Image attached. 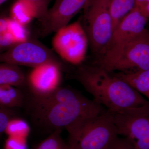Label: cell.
<instances>
[{
    "instance_id": "cell-1",
    "label": "cell",
    "mask_w": 149,
    "mask_h": 149,
    "mask_svg": "<svg viewBox=\"0 0 149 149\" xmlns=\"http://www.w3.org/2000/svg\"><path fill=\"white\" fill-rule=\"evenodd\" d=\"M28 105L34 122L52 132L107 110L76 90L61 86L45 95H31Z\"/></svg>"
},
{
    "instance_id": "cell-2",
    "label": "cell",
    "mask_w": 149,
    "mask_h": 149,
    "mask_svg": "<svg viewBox=\"0 0 149 149\" xmlns=\"http://www.w3.org/2000/svg\"><path fill=\"white\" fill-rule=\"evenodd\" d=\"M74 77L95 101L112 113L149 105L129 84L100 66L80 65Z\"/></svg>"
},
{
    "instance_id": "cell-3",
    "label": "cell",
    "mask_w": 149,
    "mask_h": 149,
    "mask_svg": "<svg viewBox=\"0 0 149 149\" xmlns=\"http://www.w3.org/2000/svg\"><path fill=\"white\" fill-rule=\"evenodd\" d=\"M71 149H107L118 137L113 114L108 110L78 120L65 128Z\"/></svg>"
},
{
    "instance_id": "cell-4",
    "label": "cell",
    "mask_w": 149,
    "mask_h": 149,
    "mask_svg": "<svg viewBox=\"0 0 149 149\" xmlns=\"http://www.w3.org/2000/svg\"><path fill=\"white\" fill-rule=\"evenodd\" d=\"M100 66L109 73H129L149 69V30L107 48Z\"/></svg>"
},
{
    "instance_id": "cell-5",
    "label": "cell",
    "mask_w": 149,
    "mask_h": 149,
    "mask_svg": "<svg viewBox=\"0 0 149 149\" xmlns=\"http://www.w3.org/2000/svg\"><path fill=\"white\" fill-rule=\"evenodd\" d=\"M83 8L82 24L89 44L94 53L102 56L110 42L113 33L109 0H88Z\"/></svg>"
},
{
    "instance_id": "cell-6",
    "label": "cell",
    "mask_w": 149,
    "mask_h": 149,
    "mask_svg": "<svg viewBox=\"0 0 149 149\" xmlns=\"http://www.w3.org/2000/svg\"><path fill=\"white\" fill-rule=\"evenodd\" d=\"M55 33L52 46L56 53L68 63L81 64L86 57L89 44L81 20L68 24Z\"/></svg>"
},
{
    "instance_id": "cell-7",
    "label": "cell",
    "mask_w": 149,
    "mask_h": 149,
    "mask_svg": "<svg viewBox=\"0 0 149 149\" xmlns=\"http://www.w3.org/2000/svg\"><path fill=\"white\" fill-rule=\"evenodd\" d=\"M113 114L118 136L136 149H149V105Z\"/></svg>"
},
{
    "instance_id": "cell-8",
    "label": "cell",
    "mask_w": 149,
    "mask_h": 149,
    "mask_svg": "<svg viewBox=\"0 0 149 149\" xmlns=\"http://www.w3.org/2000/svg\"><path fill=\"white\" fill-rule=\"evenodd\" d=\"M0 63L34 68L46 63L62 65L56 55L38 41L28 40L0 53Z\"/></svg>"
},
{
    "instance_id": "cell-9",
    "label": "cell",
    "mask_w": 149,
    "mask_h": 149,
    "mask_svg": "<svg viewBox=\"0 0 149 149\" xmlns=\"http://www.w3.org/2000/svg\"><path fill=\"white\" fill-rule=\"evenodd\" d=\"M88 0H56L40 21V35L46 37L68 24Z\"/></svg>"
},
{
    "instance_id": "cell-10",
    "label": "cell",
    "mask_w": 149,
    "mask_h": 149,
    "mask_svg": "<svg viewBox=\"0 0 149 149\" xmlns=\"http://www.w3.org/2000/svg\"><path fill=\"white\" fill-rule=\"evenodd\" d=\"M62 66L61 65L49 63L32 68L26 76V85L31 95H45L61 87Z\"/></svg>"
},
{
    "instance_id": "cell-11",
    "label": "cell",
    "mask_w": 149,
    "mask_h": 149,
    "mask_svg": "<svg viewBox=\"0 0 149 149\" xmlns=\"http://www.w3.org/2000/svg\"><path fill=\"white\" fill-rule=\"evenodd\" d=\"M149 19L143 9L136 7L114 29L107 49L125 42L143 32L146 29Z\"/></svg>"
},
{
    "instance_id": "cell-12",
    "label": "cell",
    "mask_w": 149,
    "mask_h": 149,
    "mask_svg": "<svg viewBox=\"0 0 149 149\" xmlns=\"http://www.w3.org/2000/svg\"><path fill=\"white\" fill-rule=\"evenodd\" d=\"M26 75L17 65L0 63V85L19 88L26 85Z\"/></svg>"
},
{
    "instance_id": "cell-13",
    "label": "cell",
    "mask_w": 149,
    "mask_h": 149,
    "mask_svg": "<svg viewBox=\"0 0 149 149\" xmlns=\"http://www.w3.org/2000/svg\"><path fill=\"white\" fill-rule=\"evenodd\" d=\"M114 74L129 84L149 102V69Z\"/></svg>"
},
{
    "instance_id": "cell-14",
    "label": "cell",
    "mask_w": 149,
    "mask_h": 149,
    "mask_svg": "<svg viewBox=\"0 0 149 149\" xmlns=\"http://www.w3.org/2000/svg\"><path fill=\"white\" fill-rule=\"evenodd\" d=\"M25 97L19 88L9 85H0V106L11 109L22 106Z\"/></svg>"
},
{
    "instance_id": "cell-15",
    "label": "cell",
    "mask_w": 149,
    "mask_h": 149,
    "mask_svg": "<svg viewBox=\"0 0 149 149\" xmlns=\"http://www.w3.org/2000/svg\"><path fill=\"white\" fill-rule=\"evenodd\" d=\"M11 18L22 25H27L34 18H37V12L29 3L16 0L10 8Z\"/></svg>"
},
{
    "instance_id": "cell-16",
    "label": "cell",
    "mask_w": 149,
    "mask_h": 149,
    "mask_svg": "<svg viewBox=\"0 0 149 149\" xmlns=\"http://www.w3.org/2000/svg\"><path fill=\"white\" fill-rule=\"evenodd\" d=\"M113 32L123 18L136 7L135 0H109Z\"/></svg>"
},
{
    "instance_id": "cell-17",
    "label": "cell",
    "mask_w": 149,
    "mask_h": 149,
    "mask_svg": "<svg viewBox=\"0 0 149 149\" xmlns=\"http://www.w3.org/2000/svg\"><path fill=\"white\" fill-rule=\"evenodd\" d=\"M9 17H0V53L17 44L9 24Z\"/></svg>"
},
{
    "instance_id": "cell-18",
    "label": "cell",
    "mask_w": 149,
    "mask_h": 149,
    "mask_svg": "<svg viewBox=\"0 0 149 149\" xmlns=\"http://www.w3.org/2000/svg\"><path fill=\"white\" fill-rule=\"evenodd\" d=\"M61 129H57L40 143L35 149H67L61 135Z\"/></svg>"
},
{
    "instance_id": "cell-19",
    "label": "cell",
    "mask_w": 149,
    "mask_h": 149,
    "mask_svg": "<svg viewBox=\"0 0 149 149\" xmlns=\"http://www.w3.org/2000/svg\"><path fill=\"white\" fill-rule=\"evenodd\" d=\"M9 24L11 32L17 44L28 40V33L25 26L15 21L9 17Z\"/></svg>"
},
{
    "instance_id": "cell-20",
    "label": "cell",
    "mask_w": 149,
    "mask_h": 149,
    "mask_svg": "<svg viewBox=\"0 0 149 149\" xmlns=\"http://www.w3.org/2000/svg\"><path fill=\"white\" fill-rule=\"evenodd\" d=\"M29 3L37 12V18L41 21L45 15L48 10V5L50 2L49 0H22Z\"/></svg>"
},
{
    "instance_id": "cell-21",
    "label": "cell",
    "mask_w": 149,
    "mask_h": 149,
    "mask_svg": "<svg viewBox=\"0 0 149 149\" xmlns=\"http://www.w3.org/2000/svg\"><path fill=\"white\" fill-rule=\"evenodd\" d=\"M11 109L0 106V135L6 132L9 123L14 118V113Z\"/></svg>"
},
{
    "instance_id": "cell-22",
    "label": "cell",
    "mask_w": 149,
    "mask_h": 149,
    "mask_svg": "<svg viewBox=\"0 0 149 149\" xmlns=\"http://www.w3.org/2000/svg\"><path fill=\"white\" fill-rule=\"evenodd\" d=\"M107 149H136L127 139L123 137H118Z\"/></svg>"
},
{
    "instance_id": "cell-23",
    "label": "cell",
    "mask_w": 149,
    "mask_h": 149,
    "mask_svg": "<svg viewBox=\"0 0 149 149\" xmlns=\"http://www.w3.org/2000/svg\"><path fill=\"white\" fill-rule=\"evenodd\" d=\"M5 149H26L19 147L14 139H9L6 142Z\"/></svg>"
},
{
    "instance_id": "cell-24",
    "label": "cell",
    "mask_w": 149,
    "mask_h": 149,
    "mask_svg": "<svg viewBox=\"0 0 149 149\" xmlns=\"http://www.w3.org/2000/svg\"><path fill=\"white\" fill-rule=\"evenodd\" d=\"M142 9H143L145 13L149 18V3L145 7Z\"/></svg>"
},
{
    "instance_id": "cell-25",
    "label": "cell",
    "mask_w": 149,
    "mask_h": 149,
    "mask_svg": "<svg viewBox=\"0 0 149 149\" xmlns=\"http://www.w3.org/2000/svg\"><path fill=\"white\" fill-rule=\"evenodd\" d=\"M7 0H0V6L3 4L5 2H6Z\"/></svg>"
},
{
    "instance_id": "cell-26",
    "label": "cell",
    "mask_w": 149,
    "mask_h": 149,
    "mask_svg": "<svg viewBox=\"0 0 149 149\" xmlns=\"http://www.w3.org/2000/svg\"><path fill=\"white\" fill-rule=\"evenodd\" d=\"M146 6L149 3V0H146ZM145 6V7H146Z\"/></svg>"
},
{
    "instance_id": "cell-27",
    "label": "cell",
    "mask_w": 149,
    "mask_h": 149,
    "mask_svg": "<svg viewBox=\"0 0 149 149\" xmlns=\"http://www.w3.org/2000/svg\"><path fill=\"white\" fill-rule=\"evenodd\" d=\"M67 149H71L70 148H69V147H68V146H67Z\"/></svg>"
},
{
    "instance_id": "cell-28",
    "label": "cell",
    "mask_w": 149,
    "mask_h": 149,
    "mask_svg": "<svg viewBox=\"0 0 149 149\" xmlns=\"http://www.w3.org/2000/svg\"><path fill=\"white\" fill-rule=\"evenodd\" d=\"M49 1H50V2H51V1H52V0H49Z\"/></svg>"
}]
</instances>
